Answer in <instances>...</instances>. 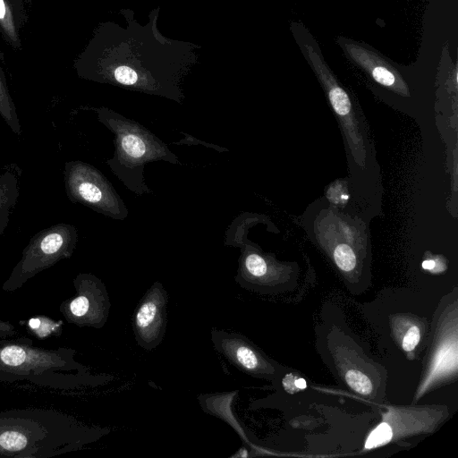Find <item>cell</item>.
<instances>
[{"mask_svg":"<svg viewBox=\"0 0 458 458\" xmlns=\"http://www.w3.org/2000/svg\"><path fill=\"white\" fill-rule=\"evenodd\" d=\"M420 329L417 327H411L406 333L403 340V348L406 352L412 351L420 341Z\"/></svg>","mask_w":458,"mask_h":458,"instance_id":"2e32d148","label":"cell"},{"mask_svg":"<svg viewBox=\"0 0 458 458\" xmlns=\"http://www.w3.org/2000/svg\"><path fill=\"white\" fill-rule=\"evenodd\" d=\"M22 21L21 0H0V30L13 47H21L19 30Z\"/></svg>","mask_w":458,"mask_h":458,"instance_id":"9c48e42d","label":"cell"},{"mask_svg":"<svg viewBox=\"0 0 458 458\" xmlns=\"http://www.w3.org/2000/svg\"><path fill=\"white\" fill-rule=\"evenodd\" d=\"M15 327L10 322L0 320V339L14 335Z\"/></svg>","mask_w":458,"mask_h":458,"instance_id":"ac0fdd59","label":"cell"},{"mask_svg":"<svg viewBox=\"0 0 458 458\" xmlns=\"http://www.w3.org/2000/svg\"><path fill=\"white\" fill-rule=\"evenodd\" d=\"M45 318H33L29 322L28 325L31 328V330L35 331V333L38 332L41 328L45 329L47 335L49 333L48 329L56 328L57 324L53 321H45Z\"/></svg>","mask_w":458,"mask_h":458,"instance_id":"e0dca14e","label":"cell"},{"mask_svg":"<svg viewBox=\"0 0 458 458\" xmlns=\"http://www.w3.org/2000/svg\"><path fill=\"white\" fill-rule=\"evenodd\" d=\"M295 386L298 388L303 389L306 387V381L303 378L296 379Z\"/></svg>","mask_w":458,"mask_h":458,"instance_id":"ffe728a7","label":"cell"},{"mask_svg":"<svg viewBox=\"0 0 458 458\" xmlns=\"http://www.w3.org/2000/svg\"><path fill=\"white\" fill-rule=\"evenodd\" d=\"M211 341L215 349L234 367L249 374L259 373L260 357L242 335L213 329Z\"/></svg>","mask_w":458,"mask_h":458,"instance_id":"ba28073f","label":"cell"},{"mask_svg":"<svg viewBox=\"0 0 458 458\" xmlns=\"http://www.w3.org/2000/svg\"><path fill=\"white\" fill-rule=\"evenodd\" d=\"M76 351L47 349L27 337L0 339V381H27L59 390L88 385L92 379L87 367L75 360Z\"/></svg>","mask_w":458,"mask_h":458,"instance_id":"7a4b0ae2","label":"cell"},{"mask_svg":"<svg viewBox=\"0 0 458 458\" xmlns=\"http://www.w3.org/2000/svg\"><path fill=\"white\" fill-rule=\"evenodd\" d=\"M77 241L78 233L72 225L62 223L41 230L30 239L2 289L16 291L37 274L69 259Z\"/></svg>","mask_w":458,"mask_h":458,"instance_id":"277c9868","label":"cell"},{"mask_svg":"<svg viewBox=\"0 0 458 458\" xmlns=\"http://www.w3.org/2000/svg\"><path fill=\"white\" fill-rule=\"evenodd\" d=\"M435 266H436L435 261L431 260V259H427L422 262V267L424 269H432L435 267Z\"/></svg>","mask_w":458,"mask_h":458,"instance_id":"d6986e66","label":"cell"},{"mask_svg":"<svg viewBox=\"0 0 458 458\" xmlns=\"http://www.w3.org/2000/svg\"><path fill=\"white\" fill-rule=\"evenodd\" d=\"M116 81L123 85H133L138 80L134 70L128 66H119L114 72Z\"/></svg>","mask_w":458,"mask_h":458,"instance_id":"9a60e30c","label":"cell"},{"mask_svg":"<svg viewBox=\"0 0 458 458\" xmlns=\"http://www.w3.org/2000/svg\"><path fill=\"white\" fill-rule=\"evenodd\" d=\"M75 295L63 301L59 311L70 324L80 327L102 328L109 316L111 302L104 283L89 273L73 279Z\"/></svg>","mask_w":458,"mask_h":458,"instance_id":"8992f818","label":"cell"},{"mask_svg":"<svg viewBox=\"0 0 458 458\" xmlns=\"http://www.w3.org/2000/svg\"><path fill=\"white\" fill-rule=\"evenodd\" d=\"M393 436L392 428L387 423L379 424L369 436L365 447L367 449L375 448L387 444Z\"/></svg>","mask_w":458,"mask_h":458,"instance_id":"5bb4252c","label":"cell"},{"mask_svg":"<svg viewBox=\"0 0 458 458\" xmlns=\"http://www.w3.org/2000/svg\"><path fill=\"white\" fill-rule=\"evenodd\" d=\"M97 114L98 121L114 134V155L106 164L135 194L151 192L143 176L146 164L160 160L180 164L167 145L141 124L106 108Z\"/></svg>","mask_w":458,"mask_h":458,"instance_id":"3957f363","label":"cell"},{"mask_svg":"<svg viewBox=\"0 0 458 458\" xmlns=\"http://www.w3.org/2000/svg\"><path fill=\"white\" fill-rule=\"evenodd\" d=\"M336 265L344 271H351L356 265V257L352 249L347 244H339L334 252Z\"/></svg>","mask_w":458,"mask_h":458,"instance_id":"7c38bea8","label":"cell"},{"mask_svg":"<svg viewBox=\"0 0 458 458\" xmlns=\"http://www.w3.org/2000/svg\"><path fill=\"white\" fill-rule=\"evenodd\" d=\"M168 293L159 282L154 283L140 300L131 320L139 346L151 351L158 346L167 326Z\"/></svg>","mask_w":458,"mask_h":458,"instance_id":"52a82bcc","label":"cell"},{"mask_svg":"<svg viewBox=\"0 0 458 458\" xmlns=\"http://www.w3.org/2000/svg\"><path fill=\"white\" fill-rule=\"evenodd\" d=\"M64 181L68 199L114 219L123 220L128 209L106 177L83 161L64 165Z\"/></svg>","mask_w":458,"mask_h":458,"instance_id":"5b68a950","label":"cell"},{"mask_svg":"<svg viewBox=\"0 0 458 458\" xmlns=\"http://www.w3.org/2000/svg\"><path fill=\"white\" fill-rule=\"evenodd\" d=\"M91 439L92 429L60 411H0V457L50 458L78 450Z\"/></svg>","mask_w":458,"mask_h":458,"instance_id":"6da1fadb","label":"cell"},{"mask_svg":"<svg viewBox=\"0 0 458 458\" xmlns=\"http://www.w3.org/2000/svg\"><path fill=\"white\" fill-rule=\"evenodd\" d=\"M0 115L16 135L21 134L17 110L9 93L6 79L0 67Z\"/></svg>","mask_w":458,"mask_h":458,"instance_id":"8fae6325","label":"cell"},{"mask_svg":"<svg viewBox=\"0 0 458 458\" xmlns=\"http://www.w3.org/2000/svg\"><path fill=\"white\" fill-rule=\"evenodd\" d=\"M345 380L349 386L361 394H369L372 390L370 379L360 371L349 370L345 375Z\"/></svg>","mask_w":458,"mask_h":458,"instance_id":"4fadbf2b","label":"cell"},{"mask_svg":"<svg viewBox=\"0 0 458 458\" xmlns=\"http://www.w3.org/2000/svg\"><path fill=\"white\" fill-rule=\"evenodd\" d=\"M19 196V181L17 175L5 171L0 174V236L6 229L10 215Z\"/></svg>","mask_w":458,"mask_h":458,"instance_id":"30bf717a","label":"cell"}]
</instances>
